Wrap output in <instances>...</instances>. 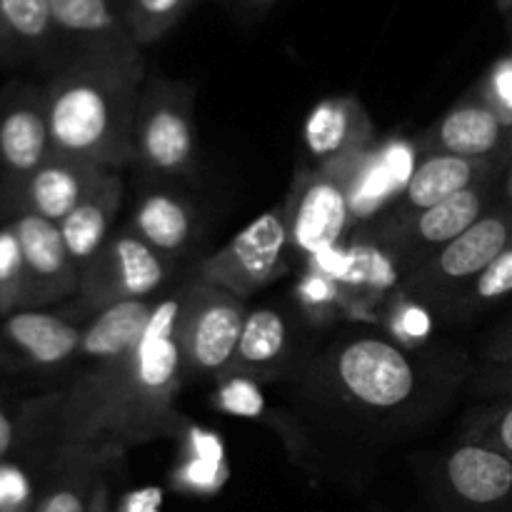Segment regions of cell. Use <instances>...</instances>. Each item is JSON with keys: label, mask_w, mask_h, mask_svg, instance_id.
I'll list each match as a JSON object with an SVG mask.
<instances>
[{"label": "cell", "mask_w": 512, "mask_h": 512, "mask_svg": "<svg viewBox=\"0 0 512 512\" xmlns=\"http://www.w3.org/2000/svg\"><path fill=\"white\" fill-rule=\"evenodd\" d=\"M145 75V58L65 63L43 90L53 153L110 170L135 163V108Z\"/></svg>", "instance_id": "obj_1"}, {"label": "cell", "mask_w": 512, "mask_h": 512, "mask_svg": "<svg viewBox=\"0 0 512 512\" xmlns=\"http://www.w3.org/2000/svg\"><path fill=\"white\" fill-rule=\"evenodd\" d=\"M180 303V290L155 303L138 348L90 428V445L128 448L180 430V415L175 413V398L185 383L178 343Z\"/></svg>", "instance_id": "obj_2"}, {"label": "cell", "mask_w": 512, "mask_h": 512, "mask_svg": "<svg viewBox=\"0 0 512 512\" xmlns=\"http://www.w3.org/2000/svg\"><path fill=\"white\" fill-rule=\"evenodd\" d=\"M423 378L400 345L380 335H350L320 355L310 383L328 405L373 420L415 413Z\"/></svg>", "instance_id": "obj_3"}, {"label": "cell", "mask_w": 512, "mask_h": 512, "mask_svg": "<svg viewBox=\"0 0 512 512\" xmlns=\"http://www.w3.org/2000/svg\"><path fill=\"white\" fill-rule=\"evenodd\" d=\"M158 300H128L93 315L75 353L78 375L58 408L60 443H88L90 428L130 355L138 348Z\"/></svg>", "instance_id": "obj_4"}, {"label": "cell", "mask_w": 512, "mask_h": 512, "mask_svg": "<svg viewBox=\"0 0 512 512\" xmlns=\"http://www.w3.org/2000/svg\"><path fill=\"white\" fill-rule=\"evenodd\" d=\"M135 163L150 175L178 178L195 165V93L183 80L148 73L133 128Z\"/></svg>", "instance_id": "obj_5"}, {"label": "cell", "mask_w": 512, "mask_h": 512, "mask_svg": "<svg viewBox=\"0 0 512 512\" xmlns=\"http://www.w3.org/2000/svg\"><path fill=\"white\" fill-rule=\"evenodd\" d=\"M512 245V203L495 205L460 238L450 240L405 273L410 295L435 308L450 310L493 260Z\"/></svg>", "instance_id": "obj_6"}, {"label": "cell", "mask_w": 512, "mask_h": 512, "mask_svg": "<svg viewBox=\"0 0 512 512\" xmlns=\"http://www.w3.org/2000/svg\"><path fill=\"white\" fill-rule=\"evenodd\" d=\"M363 158L365 155L300 170L283 208L290 250L318 255L345 238L353 223V195Z\"/></svg>", "instance_id": "obj_7"}, {"label": "cell", "mask_w": 512, "mask_h": 512, "mask_svg": "<svg viewBox=\"0 0 512 512\" xmlns=\"http://www.w3.org/2000/svg\"><path fill=\"white\" fill-rule=\"evenodd\" d=\"M180 295L178 343L185 380L223 378L248 318L245 300L203 280L183 285Z\"/></svg>", "instance_id": "obj_8"}, {"label": "cell", "mask_w": 512, "mask_h": 512, "mask_svg": "<svg viewBox=\"0 0 512 512\" xmlns=\"http://www.w3.org/2000/svg\"><path fill=\"white\" fill-rule=\"evenodd\" d=\"M50 153L43 90L23 83L10 85L0 95V215L5 223L15 218L23 188Z\"/></svg>", "instance_id": "obj_9"}, {"label": "cell", "mask_w": 512, "mask_h": 512, "mask_svg": "<svg viewBox=\"0 0 512 512\" xmlns=\"http://www.w3.org/2000/svg\"><path fill=\"white\" fill-rule=\"evenodd\" d=\"M290 253L285 210H268L245 225L218 253L200 260L195 280L248 300L283 275Z\"/></svg>", "instance_id": "obj_10"}, {"label": "cell", "mask_w": 512, "mask_h": 512, "mask_svg": "<svg viewBox=\"0 0 512 512\" xmlns=\"http://www.w3.org/2000/svg\"><path fill=\"white\" fill-rule=\"evenodd\" d=\"M435 512H512V460L460 440L428 478Z\"/></svg>", "instance_id": "obj_11"}, {"label": "cell", "mask_w": 512, "mask_h": 512, "mask_svg": "<svg viewBox=\"0 0 512 512\" xmlns=\"http://www.w3.org/2000/svg\"><path fill=\"white\" fill-rule=\"evenodd\" d=\"M168 280V260L160 258L138 233L115 230L93 263L80 273L78 298L93 313L128 300H153Z\"/></svg>", "instance_id": "obj_12"}, {"label": "cell", "mask_w": 512, "mask_h": 512, "mask_svg": "<svg viewBox=\"0 0 512 512\" xmlns=\"http://www.w3.org/2000/svg\"><path fill=\"white\" fill-rule=\"evenodd\" d=\"M495 180L463 190L423 213L405 215V218H385L375 240L388 250L390 255L405 265V273L423 263L428 255L448 245L450 240L460 238L465 230L473 228L485 213L495 208Z\"/></svg>", "instance_id": "obj_13"}, {"label": "cell", "mask_w": 512, "mask_h": 512, "mask_svg": "<svg viewBox=\"0 0 512 512\" xmlns=\"http://www.w3.org/2000/svg\"><path fill=\"white\" fill-rule=\"evenodd\" d=\"M50 13L55 45L68 48L65 63L85 58H143V48L130 38L115 0H50Z\"/></svg>", "instance_id": "obj_14"}, {"label": "cell", "mask_w": 512, "mask_h": 512, "mask_svg": "<svg viewBox=\"0 0 512 512\" xmlns=\"http://www.w3.org/2000/svg\"><path fill=\"white\" fill-rule=\"evenodd\" d=\"M10 225L23 253L30 310L78 295L80 275L58 225L33 213L15 215Z\"/></svg>", "instance_id": "obj_15"}, {"label": "cell", "mask_w": 512, "mask_h": 512, "mask_svg": "<svg viewBox=\"0 0 512 512\" xmlns=\"http://www.w3.org/2000/svg\"><path fill=\"white\" fill-rule=\"evenodd\" d=\"M508 145V120L485 100V95L468 98L460 105H455L425 135L428 153L490 160V163H498V158Z\"/></svg>", "instance_id": "obj_16"}, {"label": "cell", "mask_w": 512, "mask_h": 512, "mask_svg": "<svg viewBox=\"0 0 512 512\" xmlns=\"http://www.w3.org/2000/svg\"><path fill=\"white\" fill-rule=\"evenodd\" d=\"M83 328L43 310H20L0 323V353L38 368H55L75 358Z\"/></svg>", "instance_id": "obj_17"}, {"label": "cell", "mask_w": 512, "mask_h": 512, "mask_svg": "<svg viewBox=\"0 0 512 512\" xmlns=\"http://www.w3.org/2000/svg\"><path fill=\"white\" fill-rule=\"evenodd\" d=\"M493 178H498V163L458 158V155L445 153H428L415 165L398 205L385 218H405V215L423 213V210Z\"/></svg>", "instance_id": "obj_18"}, {"label": "cell", "mask_w": 512, "mask_h": 512, "mask_svg": "<svg viewBox=\"0 0 512 512\" xmlns=\"http://www.w3.org/2000/svg\"><path fill=\"white\" fill-rule=\"evenodd\" d=\"M110 168H100L95 163L68 158V155L50 153L38 168V173L28 180L23 195L18 200V213H33L38 218L60 225L93 190L100 175Z\"/></svg>", "instance_id": "obj_19"}, {"label": "cell", "mask_w": 512, "mask_h": 512, "mask_svg": "<svg viewBox=\"0 0 512 512\" xmlns=\"http://www.w3.org/2000/svg\"><path fill=\"white\" fill-rule=\"evenodd\" d=\"M373 123L355 98H328L305 123V148L313 165H333L368 153Z\"/></svg>", "instance_id": "obj_20"}, {"label": "cell", "mask_w": 512, "mask_h": 512, "mask_svg": "<svg viewBox=\"0 0 512 512\" xmlns=\"http://www.w3.org/2000/svg\"><path fill=\"white\" fill-rule=\"evenodd\" d=\"M120 205H123V178L118 170H105L83 203L58 225L78 275L93 263L95 255L115 233Z\"/></svg>", "instance_id": "obj_21"}, {"label": "cell", "mask_w": 512, "mask_h": 512, "mask_svg": "<svg viewBox=\"0 0 512 512\" xmlns=\"http://www.w3.org/2000/svg\"><path fill=\"white\" fill-rule=\"evenodd\" d=\"M108 450L90 443H58L55 478L35 512H88Z\"/></svg>", "instance_id": "obj_22"}, {"label": "cell", "mask_w": 512, "mask_h": 512, "mask_svg": "<svg viewBox=\"0 0 512 512\" xmlns=\"http://www.w3.org/2000/svg\"><path fill=\"white\" fill-rule=\"evenodd\" d=\"M128 228L138 233L163 260H173L193 243L195 218L188 200L170 190H150L140 195Z\"/></svg>", "instance_id": "obj_23"}, {"label": "cell", "mask_w": 512, "mask_h": 512, "mask_svg": "<svg viewBox=\"0 0 512 512\" xmlns=\"http://www.w3.org/2000/svg\"><path fill=\"white\" fill-rule=\"evenodd\" d=\"M290 343H293V333H290V323L283 310H248L238 350L223 378H235V375L258 378L265 373H278V368L288 358Z\"/></svg>", "instance_id": "obj_24"}, {"label": "cell", "mask_w": 512, "mask_h": 512, "mask_svg": "<svg viewBox=\"0 0 512 512\" xmlns=\"http://www.w3.org/2000/svg\"><path fill=\"white\" fill-rule=\"evenodd\" d=\"M55 48L50 0H0V65L25 63Z\"/></svg>", "instance_id": "obj_25"}, {"label": "cell", "mask_w": 512, "mask_h": 512, "mask_svg": "<svg viewBox=\"0 0 512 512\" xmlns=\"http://www.w3.org/2000/svg\"><path fill=\"white\" fill-rule=\"evenodd\" d=\"M135 45L148 48L170 33L200 0H115Z\"/></svg>", "instance_id": "obj_26"}, {"label": "cell", "mask_w": 512, "mask_h": 512, "mask_svg": "<svg viewBox=\"0 0 512 512\" xmlns=\"http://www.w3.org/2000/svg\"><path fill=\"white\" fill-rule=\"evenodd\" d=\"M512 295V245L500 255L498 260L488 265V268L480 273V278L455 300L453 308L448 310L450 315H475L480 310H488L493 305H498L500 300L510 298Z\"/></svg>", "instance_id": "obj_27"}, {"label": "cell", "mask_w": 512, "mask_h": 512, "mask_svg": "<svg viewBox=\"0 0 512 512\" xmlns=\"http://www.w3.org/2000/svg\"><path fill=\"white\" fill-rule=\"evenodd\" d=\"M30 310L23 253L13 225H0V318Z\"/></svg>", "instance_id": "obj_28"}, {"label": "cell", "mask_w": 512, "mask_h": 512, "mask_svg": "<svg viewBox=\"0 0 512 512\" xmlns=\"http://www.w3.org/2000/svg\"><path fill=\"white\" fill-rule=\"evenodd\" d=\"M463 440L485 445L512 460V395L480 408L468 420V433Z\"/></svg>", "instance_id": "obj_29"}, {"label": "cell", "mask_w": 512, "mask_h": 512, "mask_svg": "<svg viewBox=\"0 0 512 512\" xmlns=\"http://www.w3.org/2000/svg\"><path fill=\"white\" fill-rule=\"evenodd\" d=\"M485 100L508 120L512 125V55L510 58L500 60L493 68L488 78V88H485Z\"/></svg>", "instance_id": "obj_30"}, {"label": "cell", "mask_w": 512, "mask_h": 512, "mask_svg": "<svg viewBox=\"0 0 512 512\" xmlns=\"http://www.w3.org/2000/svg\"><path fill=\"white\" fill-rule=\"evenodd\" d=\"M483 390L495 398L512 395V353L490 360L488 370L483 373Z\"/></svg>", "instance_id": "obj_31"}, {"label": "cell", "mask_w": 512, "mask_h": 512, "mask_svg": "<svg viewBox=\"0 0 512 512\" xmlns=\"http://www.w3.org/2000/svg\"><path fill=\"white\" fill-rule=\"evenodd\" d=\"M15 440H18V420H15V415L0 403V463H3L5 455L13 450Z\"/></svg>", "instance_id": "obj_32"}, {"label": "cell", "mask_w": 512, "mask_h": 512, "mask_svg": "<svg viewBox=\"0 0 512 512\" xmlns=\"http://www.w3.org/2000/svg\"><path fill=\"white\" fill-rule=\"evenodd\" d=\"M230 8V13H235L238 18H258L260 13H265L268 8H273L278 0H223Z\"/></svg>", "instance_id": "obj_33"}, {"label": "cell", "mask_w": 512, "mask_h": 512, "mask_svg": "<svg viewBox=\"0 0 512 512\" xmlns=\"http://www.w3.org/2000/svg\"><path fill=\"white\" fill-rule=\"evenodd\" d=\"M88 512H113V508H110V485L105 475L98 480V488H95Z\"/></svg>", "instance_id": "obj_34"}, {"label": "cell", "mask_w": 512, "mask_h": 512, "mask_svg": "<svg viewBox=\"0 0 512 512\" xmlns=\"http://www.w3.org/2000/svg\"><path fill=\"white\" fill-rule=\"evenodd\" d=\"M508 353H512V338H510V343H508V350H505L503 355H508Z\"/></svg>", "instance_id": "obj_35"}, {"label": "cell", "mask_w": 512, "mask_h": 512, "mask_svg": "<svg viewBox=\"0 0 512 512\" xmlns=\"http://www.w3.org/2000/svg\"><path fill=\"white\" fill-rule=\"evenodd\" d=\"M508 148L512 150V128H510V145H508Z\"/></svg>", "instance_id": "obj_36"}, {"label": "cell", "mask_w": 512, "mask_h": 512, "mask_svg": "<svg viewBox=\"0 0 512 512\" xmlns=\"http://www.w3.org/2000/svg\"><path fill=\"white\" fill-rule=\"evenodd\" d=\"M375 512H388V510H375Z\"/></svg>", "instance_id": "obj_37"}]
</instances>
